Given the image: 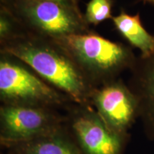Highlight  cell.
<instances>
[{"instance_id": "cell-5", "label": "cell", "mask_w": 154, "mask_h": 154, "mask_svg": "<svg viewBox=\"0 0 154 154\" xmlns=\"http://www.w3.org/2000/svg\"><path fill=\"white\" fill-rule=\"evenodd\" d=\"M65 125L83 154H123L128 136L111 130L90 105L72 103Z\"/></svg>"}, {"instance_id": "cell-10", "label": "cell", "mask_w": 154, "mask_h": 154, "mask_svg": "<svg viewBox=\"0 0 154 154\" xmlns=\"http://www.w3.org/2000/svg\"><path fill=\"white\" fill-rule=\"evenodd\" d=\"M116 29L129 43L131 47L140 51V57H148L154 52V35L150 34L142 24L139 12L129 14L121 9L111 19Z\"/></svg>"}, {"instance_id": "cell-1", "label": "cell", "mask_w": 154, "mask_h": 154, "mask_svg": "<svg viewBox=\"0 0 154 154\" xmlns=\"http://www.w3.org/2000/svg\"><path fill=\"white\" fill-rule=\"evenodd\" d=\"M5 53L26 63L38 76L74 103L90 105L94 87L74 59L54 39L24 30L0 43Z\"/></svg>"}, {"instance_id": "cell-8", "label": "cell", "mask_w": 154, "mask_h": 154, "mask_svg": "<svg viewBox=\"0 0 154 154\" xmlns=\"http://www.w3.org/2000/svg\"><path fill=\"white\" fill-rule=\"evenodd\" d=\"M128 85L137 98L139 118L148 136L154 139V52L137 57Z\"/></svg>"}, {"instance_id": "cell-7", "label": "cell", "mask_w": 154, "mask_h": 154, "mask_svg": "<svg viewBox=\"0 0 154 154\" xmlns=\"http://www.w3.org/2000/svg\"><path fill=\"white\" fill-rule=\"evenodd\" d=\"M90 104L111 130L124 136L139 118L137 98L120 78L94 88Z\"/></svg>"}, {"instance_id": "cell-12", "label": "cell", "mask_w": 154, "mask_h": 154, "mask_svg": "<svg viewBox=\"0 0 154 154\" xmlns=\"http://www.w3.org/2000/svg\"><path fill=\"white\" fill-rule=\"evenodd\" d=\"M22 30L14 17L0 7V43L7 41Z\"/></svg>"}, {"instance_id": "cell-14", "label": "cell", "mask_w": 154, "mask_h": 154, "mask_svg": "<svg viewBox=\"0 0 154 154\" xmlns=\"http://www.w3.org/2000/svg\"><path fill=\"white\" fill-rule=\"evenodd\" d=\"M138 2H140L143 5H150L154 6V0H138Z\"/></svg>"}, {"instance_id": "cell-11", "label": "cell", "mask_w": 154, "mask_h": 154, "mask_svg": "<svg viewBox=\"0 0 154 154\" xmlns=\"http://www.w3.org/2000/svg\"><path fill=\"white\" fill-rule=\"evenodd\" d=\"M113 0H90L86 4L84 20L88 25L97 26L113 17Z\"/></svg>"}, {"instance_id": "cell-13", "label": "cell", "mask_w": 154, "mask_h": 154, "mask_svg": "<svg viewBox=\"0 0 154 154\" xmlns=\"http://www.w3.org/2000/svg\"><path fill=\"white\" fill-rule=\"evenodd\" d=\"M45 1L53 2L62 5L63 7H66L67 8L72 9L73 10L76 11L77 12L82 13V11L80 10L79 6L76 5L74 0H45Z\"/></svg>"}, {"instance_id": "cell-15", "label": "cell", "mask_w": 154, "mask_h": 154, "mask_svg": "<svg viewBox=\"0 0 154 154\" xmlns=\"http://www.w3.org/2000/svg\"><path fill=\"white\" fill-rule=\"evenodd\" d=\"M74 1L75 2V3H76V5H79V0H74Z\"/></svg>"}, {"instance_id": "cell-4", "label": "cell", "mask_w": 154, "mask_h": 154, "mask_svg": "<svg viewBox=\"0 0 154 154\" xmlns=\"http://www.w3.org/2000/svg\"><path fill=\"white\" fill-rule=\"evenodd\" d=\"M25 32L52 39L91 32L84 14L45 0H0Z\"/></svg>"}, {"instance_id": "cell-6", "label": "cell", "mask_w": 154, "mask_h": 154, "mask_svg": "<svg viewBox=\"0 0 154 154\" xmlns=\"http://www.w3.org/2000/svg\"><path fill=\"white\" fill-rule=\"evenodd\" d=\"M65 119L64 116L51 108L2 104L1 143L8 148L33 140L63 126Z\"/></svg>"}, {"instance_id": "cell-3", "label": "cell", "mask_w": 154, "mask_h": 154, "mask_svg": "<svg viewBox=\"0 0 154 154\" xmlns=\"http://www.w3.org/2000/svg\"><path fill=\"white\" fill-rule=\"evenodd\" d=\"M2 104L67 109L74 102L17 58L0 53Z\"/></svg>"}, {"instance_id": "cell-9", "label": "cell", "mask_w": 154, "mask_h": 154, "mask_svg": "<svg viewBox=\"0 0 154 154\" xmlns=\"http://www.w3.org/2000/svg\"><path fill=\"white\" fill-rule=\"evenodd\" d=\"M8 148L15 154H83L65 124L52 132Z\"/></svg>"}, {"instance_id": "cell-2", "label": "cell", "mask_w": 154, "mask_h": 154, "mask_svg": "<svg viewBox=\"0 0 154 154\" xmlns=\"http://www.w3.org/2000/svg\"><path fill=\"white\" fill-rule=\"evenodd\" d=\"M69 54L94 88L131 70L137 57L131 47L107 39L93 31L54 39Z\"/></svg>"}]
</instances>
